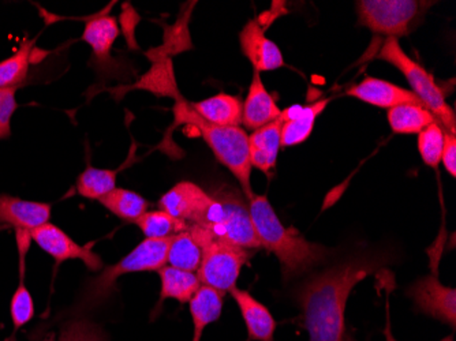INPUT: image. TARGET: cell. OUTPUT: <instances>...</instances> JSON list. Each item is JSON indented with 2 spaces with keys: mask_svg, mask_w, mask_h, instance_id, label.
Returning <instances> with one entry per match:
<instances>
[{
  "mask_svg": "<svg viewBox=\"0 0 456 341\" xmlns=\"http://www.w3.org/2000/svg\"><path fill=\"white\" fill-rule=\"evenodd\" d=\"M242 104L240 97L219 93L199 102H191L200 118L211 125L240 127L242 125Z\"/></svg>",
  "mask_w": 456,
  "mask_h": 341,
  "instance_id": "19",
  "label": "cell"
},
{
  "mask_svg": "<svg viewBox=\"0 0 456 341\" xmlns=\"http://www.w3.org/2000/svg\"><path fill=\"white\" fill-rule=\"evenodd\" d=\"M388 263L386 253H361L307 274L297 286V304L309 341H343L348 297L360 281Z\"/></svg>",
  "mask_w": 456,
  "mask_h": 341,
  "instance_id": "1",
  "label": "cell"
},
{
  "mask_svg": "<svg viewBox=\"0 0 456 341\" xmlns=\"http://www.w3.org/2000/svg\"><path fill=\"white\" fill-rule=\"evenodd\" d=\"M58 341H110V336L96 322L74 318L63 324Z\"/></svg>",
  "mask_w": 456,
  "mask_h": 341,
  "instance_id": "32",
  "label": "cell"
},
{
  "mask_svg": "<svg viewBox=\"0 0 456 341\" xmlns=\"http://www.w3.org/2000/svg\"><path fill=\"white\" fill-rule=\"evenodd\" d=\"M202 261V248L196 242L191 231L178 233L171 240L167 253V265L186 272H197Z\"/></svg>",
  "mask_w": 456,
  "mask_h": 341,
  "instance_id": "26",
  "label": "cell"
},
{
  "mask_svg": "<svg viewBox=\"0 0 456 341\" xmlns=\"http://www.w3.org/2000/svg\"><path fill=\"white\" fill-rule=\"evenodd\" d=\"M176 125L193 126L205 142L208 143L215 158L235 176L246 199L255 196L252 189V164L248 155V135L242 127H223L205 122L191 109L186 100L175 102L174 107Z\"/></svg>",
  "mask_w": 456,
  "mask_h": 341,
  "instance_id": "4",
  "label": "cell"
},
{
  "mask_svg": "<svg viewBox=\"0 0 456 341\" xmlns=\"http://www.w3.org/2000/svg\"><path fill=\"white\" fill-rule=\"evenodd\" d=\"M442 161L447 173L452 178L456 176V137L451 133L444 132V146H443Z\"/></svg>",
  "mask_w": 456,
  "mask_h": 341,
  "instance_id": "35",
  "label": "cell"
},
{
  "mask_svg": "<svg viewBox=\"0 0 456 341\" xmlns=\"http://www.w3.org/2000/svg\"><path fill=\"white\" fill-rule=\"evenodd\" d=\"M443 146H444V130L437 120L419 133V150L421 153L422 161L427 166L432 168L439 166L442 161Z\"/></svg>",
  "mask_w": 456,
  "mask_h": 341,
  "instance_id": "31",
  "label": "cell"
},
{
  "mask_svg": "<svg viewBox=\"0 0 456 341\" xmlns=\"http://www.w3.org/2000/svg\"><path fill=\"white\" fill-rule=\"evenodd\" d=\"M135 224L148 240L173 238L188 230L186 223L171 216L170 213L161 209L145 213L135 222Z\"/></svg>",
  "mask_w": 456,
  "mask_h": 341,
  "instance_id": "30",
  "label": "cell"
},
{
  "mask_svg": "<svg viewBox=\"0 0 456 341\" xmlns=\"http://www.w3.org/2000/svg\"><path fill=\"white\" fill-rule=\"evenodd\" d=\"M388 122L396 134H419L436 118L422 105L402 104L388 110Z\"/></svg>",
  "mask_w": 456,
  "mask_h": 341,
  "instance_id": "25",
  "label": "cell"
},
{
  "mask_svg": "<svg viewBox=\"0 0 456 341\" xmlns=\"http://www.w3.org/2000/svg\"><path fill=\"white\" fill-rule=\"evenodd\" d=\"M281 146V117L248 135V155L252 168L269 175L275 169L279 149Z\"/></svg>",
  "mask_w": 456,
  "mask_h": 341,
  "instance_id": "18",
  "label": "cell"
},
{
  "mask_svg": "<svg viewBox=\"0 0 456 341\" xmlns=\"http://www.w3.org/2000/svg\"><path fill=\"white\" fill-rule=\"evenodd\" d=\"M130 89H142L155 96L170 97L175 100V102L183 100L176 84L175 71H174L171 59L153 61L152 68L143 74Z\"/></svg>",
  "mask_w": 456,
  "mask_h": 341,
  "instance_id": "21",
  "label": "cell"
},
{
  "mask_svg": "<svg viewBox=\"0 0 456 341\" xmlns=\"http://www.w3.org/2000/svg\"><path fill=\"white\" fill-rule=\"evenodd\" d=\"M189 18H191V12H188L186 14H181L175 24L166 27L163 45L148 53L151 61L171 59V56L176 55V53L191 50L193 45H191V33H189Z\"/></svg>",
  "mask_w": 456,
  "mask_h": 341,
  "instance_id": "28",
  "label": "cell"
},
{
  "mask_svg": "<svg viewBox=\"0 0 456 341\" xmlns=\"http://www.w3.org/2000/svg\"><path fill=\"white\" fill-rule=\"evenodd\" d=\"M159 207L182 220L188 228H207L219 209V202L191 182H179L161 197Z\"/></svg>",
  "mask_w": 456,
  "mask_h": 341,
  "instance_id": "9",
  "label": "cell"
},
{
  "mask_svg": "<svg viewBox=\"0 0 456 341\" xmlns=\"http://www.w3.org/2000/svg\"><path fill=\"white\" fill-rule=\"evenodd\" d=\"M35 41H25L22 47L10 58L0 61V88H18L29 76Z\"/></svg>",
  "mask_w": 456,
  "mask_h": 341,
  "instance_id": "29",
  "label": "cell"
},
{
  "mask_svg": "<svg viewBox=\"0 0 456 341\" xmlns=\"http://www.w3.org/2000/svg\"><path fill=\"white\" fill-rule=\"evenodd\" d=\"M347 94L380 109L391 110L402 104H417L424 107L421 100L411 91L373 77H368L361 84L354 85L353 88L348 89Z\"/></svg>",
  "mask_w": 456,
  "mask_h": 341,
  "instance_id": "14",
  "label": "cell"
},
{
  "mask_svg": "<svg viewBox=\"0 0 456 341\" xmlns=\"http://www.w3.org/2000/svg\"><path fill=\"white\" fill-rule=\"evenodd\" d=\"M444 341H452V338H445Z\"/></svg>",
  "mask_w": 456,
  "mask_h": 341,
  "instance_id": "38",
  "label": "cell"
},
{
  "mask_svg": "<svg viewBox=\"0 0 456 341\" xmlns=\"http://www.w3.org/2000/svg\"><path fill=\"white\" fill-rule=\"evenodd\" d=\"M6 341H15L14 336H12V337L7 338Z\"/></svg>",
  "mask_w": 456,
  "mask_h": 341,
  "instance_id": "37",
  "label": "cell"
},
{
  "mask_svg": "<svg viewBox=\"0 0 456 341\" xmlns=\"http://www.w3.org/2000/svg\"><path fill=\"white\" fill-rule=\"evenodd\" d=\"M330 99L319 100L314 104L293 105L281 114V146H294L305 142L314 132L317 117L324 111Z\"/></svg>",
  "mask_w": 456,
  "mask_h": 341,
  "instance_id": "17",
  "label": "cell"
},
{
  "mask_svg": "<svg viewBox=\"0 0 456 341\" xmlns=\"http://www.w3.org/2000/svg\"><path fill=\"white\" fill-rule=\"evenodd\" d=\"M53 205L45 202L27 201L9 194H0V224L9 225L17 231L18 245L24 242L25 248L29 245L30 232L51 219Z\"/></svg>",
  "mask_w": 456,
  "mask_h": 341,
  "instance_id": "12",
  "label": "cell"
},
{
  "mask_svg": "<svg viewBox=\"0 0 456 341\" xmlns=\"http://www.w3.org/2000/svg\"><path fill=\"white\" fill-rule=\"evenodd\" d=\"M384 336H386V341H399V340H396L395 336H394V333H392L391 322H389L388 312H387V325H386V330H384ZM343 341H357V340H355V338L353 337V336H351L350 333H346L345 337H343Z\"/></svg>",
  "mask_w": 456,
  "mask_h": 341,
  "instance_id": "36",
  "label": "cell"
},
{
  "mask_svg": "<svg viewBox=\"0 0 456 341\" xmlns=\"http://www.w3.org/2000/svg\"><path fill=\"white\" fill-rule=\"evenodd\" d=\"M212 197L219 202V209L207 228L191 227V235L201 248L212 240H222L246 250L261 248L253 227L248 204L234 190H217Z\"/></svg>",
  "mask_w": 456,
  "mask_h": 341,
  "instance_id": "5",
  "label": "cell"
},
{
  "mask_svg": "<svg viewBox=\"0 0 456 341\" xmlns=\"http://www.w3.org/2000/svg\"><path fill=\"white\" fill-rule=\"evenodd\" d=\"M158 272L161 281V302L175 299L179 304H189L201 287L199 276L193 272L181 271L170 265H164Z\"/></svg>",
  "mask_w": 456,
  "mask_h": 341,
  "instance_id": "22",
  "label": "cell"
},
{
  "mask_svg": "<svg viewBox=\"0 0 456 341\" xmlns=\"http://www.w3.org/2000/svg\"><path fill=\"white\" fill-rule=\"evenodd\" d=\"M406 294L414 302L417 312L450 325L455 330L456 291L440 283L436 269L414 281L407 288Z\"/></svg>",
  "mask_w": 456,
  "mask_h": 341,
  "instance_id": "10",
  "label": "cell"
},
{
  "mask_svg": "<svg viewBox=\"0 0 456 341\" xmlns=\"http://www.w3.org/2000/svg\"><path fill=\"white\" fill-rule=\"evenodd\" d=\"M15 93L17 88H0V134L4 138L12 135V115L18 109Z\"/></svg>",
  "mask_w": 456,
  "mask_h": 341,
  "instance_id": "34",
  "label": "cell"
},
{
  "mask_svg": "<svg viewBox=\"0 0 456 341\" xmlns=\"http://www.w3.org/2000/svg\"><path fill=\"white\" fill-rule=\"evenodd\" d=\"M281 111L263 84L260 73L255 71L248 86V97L242 104V125L246 129H260L281 117Z\"/></svg>",
  "mask_w": 456,
  "mask_h": 341,
  "instance_id": "16",
  "label": "cell"
},
{
  "mask_svg": "<svg viewBox=\"0 0 456 341\" xmlns=\"http://www.w3.org/2000/svg\"><path fill=\"white\" fill-rule=\"evenodd\" d=\"M248 204L261 248L278 258L284 283L314 273L332 257V248L310 242L294 228L284 227L266 196L255 194Z\"/></svg>",
  "mask_w": 456,
  "mask_h": 341,
  "instance_id": "2",
  "label": "cell"
},
{
  "mask_svg": "<svg viewBox=\"0 0 456 341\" xmlns=\"http://www.w3.org/2000/svg\"><path fill=\"white\" fill-rule=\"evenodd\" d=\"M240 45L243 55L257 73L283 68L284 59L281 50L273 40L266 37L257 20H248L240 33Z\"/></svg>",
  "mask_w": 456,
  "mask_h": 341,
  "instance_id": "13",
  "label": "cell"
},
{
  "mask_svg": "<svg viewBox=\"0 0 456 341\" xmlns=\"http://www.w3.org/2000/svg\"><path fill=\"white\" fill-rule=\"evenodd\" d=\"M174 238V237H173ZM173 238L145 240L114 265L102 268L99 276L89 279L79 289L76 301L69 307L68 317L82 318L106 304L117 289L120 276L135 272L159 271L167 265V253Z\"/></svg>",
  "mask_w": 456,
  "mask_h": 341,
  "instance_id": "3",
  "label": "cell"
},
{
  "mask_svg": "<svg viewBox=\"0 0 456 341\" xmlns=\"http://www.w3.org/2000/svg\"><path fill=\"white\" fill-rule=\"evenodd\" d=\"M230 294L242 314L248 329V341H273L276 321L268 307L264 306L246 289L235 287Z\"/></svg>",
  "mask_w": 456,
  "mask_h": 341,
  "instance_id": "15",
  "label": "cell"
},
{
  "mask_svg": "<svg viewBox=\"0 0 456 341\" xmlns=\"http://www.w3.org/2000/svg\"><path fill=\"white\" fill-rule=\"evenodd\" d=\"M224 292L216 291L211 287L201 286L191 301V320H193V341H201L202 333L209 325L219 320L224 304Z\"/></svg>",
  "mask_w": 456,
  "mask_h": 341,
  "instance_id": "20",
  "label": "cell"
},
{
  "mask_svg": "<svg viewBox=\"0 0 456 341\" xmlns=\"http://www.w3.org/2000/svg\"><path fill=\"white\" fill-rule=\"evenodd\" d=\"M252 257V251L222 240H212L202 248V261L197 271L201 286L220 292H230L237 287L243 266Z\"/></svg>",
  "mask_w": 456,
  "mask_h": 341,
  "instance_id": "8",
  "label": "cell"
},
{
  "mask_svg": "<svg viewBox=\"0 0 456 341\" xmlns=\"http://www.w3.org/2000/svg\"><path fill=\"white\" fill-rule=\"evenodd\" d=\"M102 207L123 222L134 223L148 212L150 201L132 190L115 187L111 193L99 199Z\"/></svg>",
  "mask_w": 456,
  "mask_h": 341,
  "instance_id": "24",
  "label": "cell"
},
{
  "mask_svg": "<svg viewBox=\"0 0 456 341\" xmlns=\"http://www.w3.org/2000/svg\"><path fill=\"white\" fill-rule=\"evenodd\" d=\"M379 59L395 66L409 81L412 93L416 94L425 109L432 112L433 117L444 126L448 133L456 135L455 111L445 102L444 93L439 88L432 74L428 73L416 61H412L403 50L396 38H387L383 47L379 51Z\"/></svg>",
  "mask_w": 456,
  "mask_h": 341,
  "instance_id": "6",
  "label": "cell"
},
{
  "mask_svg": "<svg viewBox=\"0 0 456 341\" xmlns=\"http://www.w3.org/2000/svg\"><path fill=\"white\" fill-rule=\"evenodd\" d=\"M33 242L55 260L56 265L70 260H79L86 264L92 272H99L104 268V263L99 254L94 253L91 248L74 242L65 231L47 223L30 232Z\"/></svg>",
  "mask_w": 456,
  "mask_h": 341,
  "instance_id": "11",
  "label": "cell"
},
{
  "mask_svg": "<svg viewBox=\"0 0 456 341\" xmlns=\"http://www.w3.org/2000/svg\"><path fill=\"white\" fill-rule=\"evenodd\" d=\"M10 315H12V325L17 332L20 328L29 324L35 315V304L29 289L25 286L24 280L20 279V286L15 289L10 302Z\"/></svg>",
  "mask_w": 456,
  "mask_h": 341,
  "instance_id": "33",
  "label": "cell"
},
{
  "mask_svg": "<svg viewBox=\"0 0 456 341\" xmlns=\"http://www.w3.org/2000/svg\"><path fill=\"white\" fill-rule=\"evenodd\" d=\"M0 140H4V137H2V134H0Z\"/></svg>",
  "mask_w": 456,
  "mask_h": 341,
  "instance_id": "39",
  "label": "cell"
},
{
  "mask_svg": "<svg viewBox=\"0 0 456 341\" xmlns=\"http://www.w3.org/2000/svg\"><path fill=\"white\" fill-rule=\"evenodd\" d=\"M430 4L419 0H361L358 20L371 32L398 40L416 29Z\"/></svg>",
  "mask_w": 456,
  "mask_h": 341,
  "instance_id": "7",
  "label": "cell"
},
{
  "mask_svg": "<svg viewBox=\"0 0 456 341\" xmlns=\"http://www.w3.org/2000/svg\"><path fill=\"white\" fill-rule=\"evenodd\" d=\"M117 175L118 169L88 166L77 178V194L92 201H99L117 187Z\"/></svg>",
  "mask_w": 456,
  "mask_h": 341,
  "instance_id": "27",
  "label": "cell"
},
{
  "mask_svg": "<svg viewBox=\"0 0 456 341\" xmlns=\"http://www.w3.org/2000/svg\"><path fill=\"white\" fill-rule=\"evenodd\" d=\"M119 36L117 18L111 15H99L86 22L82 33V41L92 48L94 56L100 61H109L112 45Z\"/></svg>",
  "mask_w": 456,
  "mask_h": 341,
  "instance_id": "23",
  "label": "cell"
}]
</instances>
